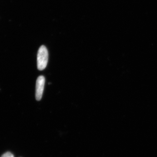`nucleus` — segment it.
<instances>
[{
    "instance_id": "obj_3",
    "label": "nucleus",
    "mask_w": 157,
    "mask_h": 157,
    "mask_svg": "<svg viewBox=\"0 0 157 157\" xmlns=\"http://www.w3.org/2000/svg\"><path fill=\"white\" fill-rule=\"evenodd\" d=\"M1 157H14L13 155L10 152H6Z\"/></svg>"
},
{
    "instance_id": "obj_1",
    "label": "nucleus",
    "mask_w": 157,
    "mask_h": 157,
    "mask_svg": "<svg viewBox=\"0 0 157 157\" xmlns=\"http://www.w3.org/2000/svg\"><path fill=\"white\" fill-rule=\"evenodd\" d=\"M48 50L45 45L39 48L37 54V67L39 70H43L46 67L48 62Z\"/></svg>"
},
{
    "instance_id": "obj_2",
    "label": "nucleus",
    "mask_w": 157,
    "mask_h": 157,
    "mask_svg": "<svg viewBox=\"0 0 157 157\" xmlns=\"http://www.w3.org/2000/svg\"><path fill=\"white\" fill-rule=\"evenodd\" d=\"M45 78L44 76H39L36 83V98L37 101L41 100L45 86Z\"/></svg>"
}]
</instances>
